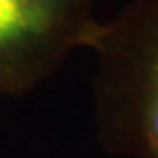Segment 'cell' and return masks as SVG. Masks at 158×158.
<instances>
[{"instance_id": "1", "label": "cell", "mask_w": 158, "mask_h": 158, "mask_svg": "<svg viewBox=\"0 0 158 158\" xmlns=\"http://www.w3.org/2000/svg\"><path fill=\"white\" fill-rule=\"evenodd\" d=\"M99 147L126 158H158V0H130L89 38Z\"/></svg>"}, {"instance_id": "2", "label": "cell", "mask_w": 158, "mask_h": 158, "mask_svg": "<svg viewBox=\"0 0 158 158\" xmlns=\"http://www.w3.org/2000/svg\"><path fill=\"white\" fill-rule=\"evenodd\" d=\"M99 0H0V97L40 88L76 50H88Z\"/></svg>"}]
</instances>
